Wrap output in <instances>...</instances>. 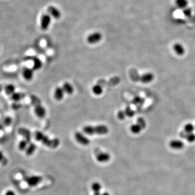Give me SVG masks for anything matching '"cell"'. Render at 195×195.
<instances>
[{
  "label": "cell",
  "mask_w": 195,
  "mask_h": 195,
  "mask_svg": "<svg viewBox=\"0 0 195 195\" xmlns=\"http://www.w3.org/2000/svg\"><path fill=\"white\" fill-rule=\"evenodd\" d=\"M144 99L140 96H135L132 100V102L135 105H143L144 102Z\"/></svg>",
  "instance_id": "obj_28"
},
{
  "label": "cell",
  "mask_w": 195,
  "mask_h": 195,
  "mask_svg": "<svg viewBox=\"0 0 195 195\" xmlns=\"http://www.w3.org/2000/svg\"><path fill=\"white\" fill-rule=\"evenodd\" d=\"M124 111H125L126 117L131 118V117H133L135 114V112L133 111L130 106H127Z\"/></svg>",
  "instance_id": "obj_30"
},
{
  "label": "cell",
  "mask_w": 195,
  "mask_h": 195,
  "mask_svg": "<svg viewBox=\"0 0 195 195\" xmlns=\"http://www.w3.org/2000/svg\"><path fill=\"white\" fill-rule=\"evenodd\" d=\"M176 6L180 9H184L188 6V0H175Z\"/></svg>",
  "instance_id": "obj_22"
},
{
  "label": "cell",
  "mask_w": 195,
  "mask_h": 195,
  "mask_svg": "<svg viewBox=\"0 0 195 195\" xmlns=\"http://www.w3.org/2000/svg\"><path fill=\"white\" fill-rule=\"evenodd\" d=\"M92 188L94 192H99L100 191V190H101L102 186H101V185L99 183H93Z\"/></svg>",
  "instance_id": "obj_33"
},
{
  "label": "cell",
  "mask_w": 195,
  "mask_h": 195,
  "mask_svg": "<svg viewBox=\"0 0 195 195\" xmlns=\"http://www.w3.org/2000/svg\"><path fill=\"white\" fill-rule=\"evenodd\" d=\"M34 136L37 141L42 143V144L49 148L55 149L60 144V141L57 138L51 139L42 132L39 131H36L34 133Z\"/></svg>",
  "instance_id": "obj_1"
},
{
  "label": "cell",
  "mask_w": 195,
  "mask_h": 195,
  "mask_svg": "<svg viewBox=\"0 0 195 195\" xmlns=\"http://www.w3.org/2000/svg\"><path fill=\"white\" fill-rule=\"evenodd\" d=\"M21 107H22V105H21V104L18 103V102H15L14 104H13L12 108L14 110H15L20 109Z\"/></svg>",
  "instance_id": "obj_36"
},
{
  "label": "cell",
  "mask_w": 195,
  "mask_h": 195,
  "mask_svg": "<svg viewBox=\"0 0 195 195\" xmlns=\"http://www.w3.org/2000/svg\"><path fill=\"white\" fill-rule=\"evenodd\" d=\"M102 34L99 32H94L87 37V42L90 44H95L102 39Z\"/></svg>",
  "instance_id": "obj_6"
},
{
  "label": "cell",
  "mask_w": 195,
  "mask_h": 195,
  "mask_svg": "<svg viewBox=\"0 0 195 195\" xmlns=\"http://www.w3.org/2000/svg\"><path fill=\"white\" fill-rule=\"evenodd\" d=\"M48 12L53 18L59 19L61 17V13L57 8L54 6H49L48 8Z\"/></svg>",
  "instance_id": "obj_13"
},
{
  "label": "cell",
  "mask_w": 195,
  "mask_h": 195,
  "mask_svg": "<svg viewBox=\"0 0 195 195\" xmlns=\"http://www.w3.org/2000/svg\"><path fill=\"white\" fill-rule=\"evenodd\" d=\"M102 195H110V194H109L108 193H107V192H105V193L102 194Z\"/></svg>",
  "instance_id": "obj_39"
},
{
  "label": "cell",
  "mask_w": 195,
  "mask_h": 195,
  "mask_svg": "<svg viewBox=\"0 0 195 195\" xmlns=\"http://www.w3.org/2000/svg\"><path fill=\"white\" fill-rule=\"evenodd\" d=\"M74 137L76 141H78L79 144L82 145H88L90 143V141L88 139V138L85 136L81 132H75Z\"/></svg>",
  "instance_id": "obj_7"
},
{
  "label": "cell",
  "mask_w": 195,
  "mask_h": 195,
  "mask_svg": "<svg viewBox=\"0 0 195 195\" xmlns=\"http://www.w3.org/2000/svg\"><path fill=\"white\" fill-rule=\"evenodd\" d=\"M18 133L20 135H22L24 138V139L27 141L29 143H30L32 138V134L29 130L24 127H21L18 130Z\"/></svg>",
  "instance_id": "obj_11"
},
{
  "label": "cell",
  "mask_w": 195,
  "mask_h": 195,
  "mask_svg": "<svg viewBox=\"0 0 195 195\" xmlns=\"http://www.w3.org/2000/svg\"><path fill=\"white\" fill-rule=\"evenodd\" d=\"M29 143L26 141L25 139H23L19 142L18 145V148L20 151H25L26 150L27 147L28 146Z\"/></svg>",
  "instance_id": "obj_25"
},
{
  "label": "cell",
  "mask_w": 195,
  "mask_h": 195,
  "mask_svg": "<svg viewBox=\"0 0 195 195\" xmlns=\"http://www.w3.org/2000/svg\"><path fill=\"white\" fill-rule=\"evenodd\" d=\"M83 131L88 135H106L109 131L108 128L104 125H97V126H86L83 128Z\"/></svg>",
  "instance_id": "obj_2"
},
{
  "label": "cell",
  "mask_w": 195,
  "mask_h": 195,
  "mask_svg": "<svg viewBox=\"0 0 195 195\" xmlns=\"http://www.w3.org/2000/svg\"><path fill=\"white\" fill-rule=\"evenodd\" d=\"M173 49L175 53L180 56L183 55L185 53V49L184 47L182 44H180V43H176L173 46Z\"/></svg>",
  "instance_id": "obj_14"
},
{
  "label": "cell",
  "mask_w": 195,
  "mask_h": 195,
  "mask_svg": "<svg viewBox=\"0 0 195 195\" xmlns=\"http://www.w3.org/2000/svg\"><path fill=\"white\" fill-rule=\"evenodd\" d=\"M4 86H3L2 85L0 84V93L4 90Z\"/></svg>",
  "instance_id": "obj_38"
},
{
  "label": "cell",
  "mask_w": 195,
  "mask_h": 195,
  "mask_svg": "<svg viewBox=\"0 0 195 195\" xmlns=\"http://www.w3.org/2000/svg\"><path fill=\"white\" fill-rule=\"evenodd\" d=\"M33 66L32 69L34 71H37L40 69L42 67V63L41 60L38 57H33Z\"/></svg>",
  "instance_id": "obj_18"
},
{
  "label": "cell",
  "mask_w": 195,
  "mask_h": 195,
  "mask_svg": "<svg viewBox=\"0 0 195 195\" xmlns=\"http://www.w3.org/2000/svg\"><path fill=\"white\" fill-rule=\"evenodd\" d=\"M126 116L125 113V111H123V110H120V111H118V112L117 113V118L119 119V120H124L125 119Z\"/></svg>",
  "instance_id": "obj_34"
},
{
  "label": "cell",
  "mask_w": 195,
  "mask_h": 195,
  "mask_svg": "<svg viewBox=\"0 0 195 195\" xmlns=\"http://www.w3.org/2000/svg\"><path fill=\"white\" fill-rule=\"evenodd\" d=\"M36 150V145L34 143H30L28 146L26 150H25V153L27 156H31L35 152Z\"/></svg>",
  "instance_id": "obj_20"
},
{
  "label": "cell",
  "mask_w": 195,
  "mask_h": 195,
  "mask_svg": "<svg viewBox=\"0 0 195 195\" xmlns=\"http://www.w3.org/2000/svg\"><path fill=\"white\" fill-rule=\"evenodd\" d=\"M195 127L192 124L188 123L184 126V132L189 133H192L195 130Z\"/></svg>",
  "instance_id": "obj_27"
},
{
  "label": "cell",
  "mask_w": 195,
  "mask_h": 195,
  "mask_svg": "<svg viewBox=\"0 0 195 195\" xmlns=\"http://www.w3.org/2000/svg\"><path fill=\"white\" fill-rule=\"evenodd\" d=\"M180 137L182 138H185L189 142L192 143L195 141V134L192 133H186V132H182L180 133Z\"/></svg>",
  "instance_id": "obj_17"
},
{
  "label": "cell",
  "mask_w": 195,
  "mask_h": 195,
  "mask_svg": "<svg viewBox=\"0 0 195 195\" xmlns=\"http://www.w3.org/2000/svg\"><path fill=\"white\" fill-rule=\"evenodd\" d=\"M3 123L6 126H9L12 123V119L10 117H7L3 120Z\"/></svg>",
  "instance_id": "obj_35"
},
{
  "label": "cell",
  "mask_w": 195,
  "mask_h": 195,
  "mask_svg": "<svg viewBox=\"0 0 195 195\" xmlns=\"http://www.w3.org/2000/svg\"><path fill=\"white\" fill-rule=\"evenodd\" d=\"M154 78H155V75L153 73L148 72L144 73V74L141 76L139 75V81H141L144 84H148L151 82V81H153Z\"/></svg>",
  "instance_id": "obj_9"
},
{
  "label": "cell",
  "mask_w": 195,
  "mask_h": 195,
  "mask_svg": "<svg viewBox=\"0 0 195 195\" xmlns=\"http://www.w3.org/2000/svg\"><path fill=\"white\" fill-rule=\"evenodd\" d=\"M42 177L39 176H31L25 177L24 180L29 186L31 187L38 185L42 182Z\"/></svg>",
  "instance_id": "obj_5"
},
{
  "label": "cell",
  "mask_w": 195,
  "mask_h": 195,
  "mask_svg": "<svg viewBox=\"0 0 195 195\" xmlns=\"http://www.w3.org/2000/svg\"><path fill=\"white\" fill-rule=\"evenodd\" d=\"M31 102L34 106V112L36 116L39 118H43L46 114L45 108L42 106L41 101L38 96L35 95L30 96Z\"/></svg>",
  "instance_id": "obj_3"
},
{
  "label": "cell",
  "mask_w": 195,
  "mask_h": 195,
  "mask_svg": "<svg viewBox=\"0 0 195 195\" xmlns=\"http://www.w3.org/2000/svg\"><path fill=\"white\" fill-rule=\"evenodd\" d=\"M65 92L62 87H58L55 88L54 91V96L55 99L58 101H60L63 99Z\"/></svg>",
  "instance_id": "obj_16"
},
{
  "label": "cell",
  "mask_w": 195,
  "mask_h": 195,
  "mask_svg": "<svg viewBox=\"0 0 195 195\" xmlns=\"http://www.w3.org/2000/svg\"><path fill=\"white\" fill-rule=\"evenodd\" d=\"M4 195H16V194H15V192L14 191L11 190H9L7 191Z\"/></svg>",
  "instance_id": "obj_37"
},
{
  "label": "cell",
  "mask_w": 195,
  "mask_h": 195,
  "mask_svg": "<svg viewBox=\"0 0 195 195\" xmlns=\"http://www.w3.org/2000/svg\"><path fill=\"white\" fill-rule=\"evenodd\" d=\"M8 160L4 153L0 151V164L3 166H6L8 164Z\"/></svg>",
  "instance_id": "obj_31"
},
{
  "label": "cell",
  "mask_w": 195,
  "mask_h": 195,
  "mask_svg": "<svg viewBox=\"0 0 195 195\" xmlns=\"http://www.w3.org/2000/svg\"><path fill=\"white\" fill-rule=\"evenodd\" d=\"M130 130H131V131L132 133H135V134L139 133L143 130L141 127V126L138 125L137 124L132 125L131 126V127H130Z\"/></svg>",
  "instance_id": "obj_26"
},
{
  "label": "cell",
  "mask_w": 195,
  "mask_h": 195,
  "mask_svg": "<svg viewBox=\"0 0 195 195\" xmlns=\"http://www.w3.org/2000/svg\"><path fill=\"white\" fill-rule=\"evenodd\" d=\"M11 96V99L15 102H18L21 100L24 99L26 95L25 94L23 93H20V92H15L13 93Z\"/></svg>",
  "instance_id": "obj_19"
},
{
  "label": "cell",
  "mask_w": 195,
  "mask_h": 195,
  "mask_svg": "<svg viewBox=\"0 0 195 195\" xmlns=\"http://www.w3.org/2000/svg\"><path fill=\"white\" fill-rule=\"evenodd\" d=\"M92 91H93V93L95 94L96 95L99 96V95L102 94L103 92V88L101 85L97 84L93 86L92 87Z\"/></svg>",
  "instance_id": "obj_24"
},
{
  "label": "cell",
  "mask_w": 195,
  "mask_h": 195,
  "mask_svg": "<svg viewBox=\"0 0 195 195\" xmlns=\"http://www.w3.org/2000/svg\"><path fill=\"white\" fill-rule=\"evenodd\" d=\"M62 88L64 91L65 93H66L68 94H72L74 92V88L72 86V85L67 82H66L63 84Z\"/></svg>",
  "instance_id": "obj_21"
},
{
  "label": "cell",
  "mask_w": 195,
  "mask_h": 195,
  "mask_svg": "<svg viewBox=\"0 0 195 195\" xmlns=\"http://www.w3.org/2000/svg\"><path fill=\"white\" fill-rule=\"evenodd\" d=\"M120 81V79L118 77H114L113 78H111L109 79L108 81L103 80V79H100L99 81H98L97 84L101 85L102 86H116L118 84Z\"/></svg>",
  "instance_id": "obj_4"
},
{
  "label": "cell",
  "mask_w": 195,
  "mask_h": 195,
  "mask_svg": "<svg viewBox=\"0 0 195 195\" xmlns=\"http://www.w3.org/2000/svg\"><path fill=\"white\" fill-rule=\"evenodd\" d=\"M51 22V17L49 15H42L41 20V28L42 30H46L48 29Z\"/></svg>",
  "instance_id": "obj_8"
},
{
  "label": "cell",
  "mask_w": 195,
  "mask_h": 195,
  "mask_svg": "<svg viewBox=\"0 0 195 195\" xmlns=\"http://www.w3.org/2000/svg\"><path fill=\"white\" fill-rule=\"evenodd\" d=\"M22 75L25 80L30 81L32 80L34 76V70L29 68H24L22 71Z\"/></svg>",
  "instance_id": "obj_12"
},
{
  "label": "cell",
  "mask_w": 195,
  "mask_h": 195,
  "mask_svg": "<svg viewBox=\"0 0 195 195\" xmlns=\"http://www.w3.org/2000/svg\"><path fill=\"white\" fill-rule=\"evenodd\" d=\"M170 146L172 149L176 150H180L184 146V144L183 141L180 140H173L170 143Z\"/></svg>",
  "instance_id": "obj_15"
},
{
  "label": "cell",
  "mask_w": 195,
  "mask_h": 195,
  "mask_svg": "<svg viewBox=\"0 0 195 195\" xmlns=\"http://www.w3.org/2000/svg\"><path fill=\"white\" fill-rule=\"evenodd\" d=\"M15 86L13 84L7 85L4 88V90L7 95L11 96L15 92Z\"/></svg>",
  "instance_id": "obj_23"
},
{
  "label": "cell",
  "mask_w": 195,
  "mask_h": 195,
  "mask_svg": "<svg viewBox=\"0 0 195 195\" xmlns=\"http://www.w3.org/2000/svg\"><path fill=\"white\" fill-rule=\"evenodd\" d=\"M137 124H138V125L141 126V127L142 129V130L145 129L146 128V121L142 117L138 118L137 120Z\"/></svg>",
  "instance_id": "obj_29"
},
{
  "label": "cell",
  "mask_w": 195,
  "mask_h": 195,
  "mask_svg": "<svg viewBox=\"0 0 195 195\" xmlns=\"http://www.w3.org/2000/svg\"><path fill=\"white\" fill-rule=\"evenodd\" d=\"M183 14L186 18H190L192 15V9L190 8L187 7L183 9Z\"/></svg>",
  "instance_id": "obj_32"
},
{
  "label": "cell",
  "mask_w": 195,
  "mask_h": 195,
  "mask_svg": "<svg viewBox=\"0 0 195 195\" xmlns=\"http://www.w3.org/2000/svg\"><path fill=\"white\" fill-rule=\"evenodd\" d=\"M96 158L98 161L100 163L107 162L111 158L110 155L107 153L103 152L101 151H96Z\"/></svg>",
  "instance_id": "obj_10"
}]
</instances>
